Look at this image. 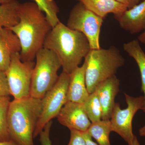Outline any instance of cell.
<instances>
[{"mask_svg":"<svg viewBox=\"0 0 145 145\" xmlns=\"http://www.w3.org/2000/svg\"><path fill=\"white\" fill-rule=\"evenodd\" d=\"M10 95L5 71L0 69V97L9 96Z\"/></svg>","mask_w":145,"mask_h":145,"instance_id":"cell-24","label":"cell"},{"mask_svg":"<svg viewBox=\"0 0 145 145\" xmlns=\"http://www.w3.org/2000/svg\"><path fill=\"white\" fill-rule=\"evenodd\" d=\"M86 65L76 68L70 74V80L67 91V101L83 104L88 98L86 85Z\"/></svg>","mask_w":145,"mask_h":145,"instance_id":"cell-14","label":"cell"},{"mask_svg":"<svg viewBox=\"0 0 145 145\" xmlns=\"http://www.w3.org/2000/svg\"><path fill=\"white\" fill-rule=\"evenodd\" d=\"M86 8L97 16L104 19L109 13L119 17L128 8L125 6L114 0H78Z\"/></svg>","mask_w":145,"mask_h":145,"instance_id":"cell-15","label":"cell"},{"mask_svg":"<svg viewBox=\"0 0 145 145\" xmlns=\"http://www.w3.org/2000/svg\"><path fill=\"white\" fill-rule=\"evenodd\" d=\"M127 106L122 109L119 103H115L110 119L112 131L116 133L127 143L131 144L135 135L133 131V117L144 106V96L133 97L125 93Z\"/></svg>","mask_w":145,"mask_h":145,"instance_id":"cell-9","label":"cell"},{"mask_svg":"<svg viewBox=\"0 0 145 145\" xmlns=\"http://www.w3.org/2000/svg\"><path fill=\"white\" fill-rule=\"evenodd\" d=\"M13 1L14 0H0V5L8 3L11 2Z\"/></svg>","mask_w":145,"mask_h":145,"instance_id":"cell-31","label":"cell"},{"mask_svg":"<svg viewBox=\"0 0 145 145\" xmlns=\"http://www.w3.org/2000/svg\"><path fill=\"white\" fill-rule=\"evenodd\" d=\"M44 13L52 27L60 22L58 17L59 8L54 0H33Z\"/></svg>","mask_w":145,"mask_h":145,"instance_id":"cell-21","label":"cell"},{"mask_svg":"<svg viewBox=\"0 0 145 145\" xmlns=\"http://www.w3.org/2000/svg\"><path fill=\"white\" fill-rule=\"evenodd\" d=\"M83 135L85 139L87 145H99L93 141V138L87 131L83 132Z\"/></svg>","mask_w":145,"mask_h":145,"instance_id":"cell-26","label":"cell"},{"mask_svg":"<svg viewBox=\"0 0 145 145\" xmlns=\"http://www.w3.org/2000/svg\"><path fill=\"white\" fill-rule=\"evenodd\" d=\"M0 145H17L12 140L7 142H0Z\"/></svg>","mask_w":145,"mask_h":145,"instance_id":"cell-28","label":"cell"},{"mask_svg":"<svg viewBox=\"0 0 145 145\" xmlns=\"http://www.w3.org/2000/svg\"><path fill=\"white\" fill-rule=\"evenodd\" d=\"M128 145H140V143H139V141L137 140V138L136 136H135L134 137V139H133V141L132 142L131 144H128Z\"/></svg>","mask_w":145,"mask_h":145,"instance_id":"cell-30","label":"cell"},{"mask_svg":"<svg viewBox=\"0 0 145 145\" xmlns=\"http://www.w3.org/2000/svg\"><path fill=\"white\" fill-rule=\"evenodd\" d=\"M70 74L62 71L52 88L41 99L42 110L34 131V138L39 135L48 122L57 117L67 102Z\"/></svg>","mask_w":145,"mask_h":145,"instance_id":"cell-6","label":"cell"},{"mask_svg":"<svg viewBox=\"0 0 145 145\" xmlns=\"http://www.w3.org/2000/svg\"><path fill=\"white\" fill-rule=\"evenodd\" d=\"M88 117L91 123L101 121L103 110L99 97L95 91L89 94L88 98L83 104Z\"/></svg>","mask_w":145,"mask_h":145,"instance_id":"cell-19","label":"cell"},{"mask_svg":"<svg viewBox=\"0 0 145 145\" xmlns=\"http://www.w3.org/2000/svg\"><path fill=\"white\" fill-rule=\"evenodd\" d=\"M43 48L55 53L63 71L69 74L79 67L91 49L84 34L71 29L61 22L48 34Z\"/></svg>","mask_w":145,"mask_h":145,"instance_id":"cell-2","label":"cell"},{"mask_svg":"<svg viewBox=\"0 0 145 145\" xmlns=\"http://www.w3.org/2000/svg\"><path fill=\"white\" fill-rule=\"evenodd\" d=\"M139 135L142 137H145V125L139 129Z\"/></svg>","mask_w":145,"mask_h":145,"instance_id":"cell-29","label":"cell"},{"mask_svg":"<svg viewBox=\"0 0 145 145\" xmlns=\"http://www.w3.org/2000/svg\"><path fill=\"white\" fill-rule=\"evenodd\" d=\"M10 102L9 96L0 97V142L12 140L8 125V111Z\"/></svg>","mask_w":145,"mask_h":145,"instance_id":"cell-20","label":"cell"},{"mask_svg":"<svg viewBox=\"0 0 145 145\" xmlns=\"http://www.w3.org/2000/svg\"><path fill=\"white\" fill-rule=\"evenodd\" d=\"M70 138L67 145H87L83 132L70 130Z\"/></svg>","mask_w":145,"mask_h":145,"instance_id":"cell-22","label":"cell"},{"mask_svg":"<svg viewBox=\"0 0 145 145\" xmlns=\"http://www.w3.org/2000/svg\"><path fill=\"white\" fill-rule=\"evenodd\" d=\"M120 81L116 75L99 84L95 91L102 106V120H110L114 105L115 99L119 92Z\"/></svg>","mask_w":145,"mask_h":145,"instance_id":"cell-11","label":"cell"},{"mask_svg":"<svg viewBox=\"0 0 145 145\" xmlns=\"http://www.w3.org/2000/svg\"><path fill=\"white\" fill-rule=\"evenodd\" d=\"M123 29L131 34L145 30V0L115 18Z\"/></svg>","mask_w":145,"mask_h":145,"instance_id":"cell-12","label":"cell"},{"mask_svg":"<svg viewBox=\"0 0 145 145\" xmlns=\"http://www.w3.org/2000/svg\"><path fill=\"white\" fill-rule=\"evenodd\" d=\"M19 21L10 29L19 39L22 61H34L36 54L43 48L45 40L52 27L44 13L34 2L20 3Z\"/></svg>","mask_w":145,"mask_h":145,"instance_id":"cell-1","label":"cell"},{"mask_svg":"<svg viewBox=\"0 0 145 145\" xmlns=\"http://www.w3.org/2000/svg\"><path fill=\"white\" fill-rule=\"evenodd\" d=\"M123 47L124 50L135 60L140 69L142 81L141 90L144 93L145 100L144 106L142 110L145 112V53L137 39L124 44Z\"/></svg>","mask_w":145,"mask_h":145,"instance_id":"cell-16","label":"cell"},{"mask_svg":"<svg viewBox=\"0 0 145 145\" xmlns=\"http://www.w3.org/2000/svg\"><path fill=\"white\" fill-rule=\"evenodd\" d=\"M34 61H22L20 52L13 54L5 71L10 95L20 100L30 96L31 78Z\"/></svg>","mask_w":145,"mask_h":145,"instance_id":"cell-8","label":"cell"},{"mask_svg":"<svg viewBox=\"0 0 145 145\" xmlns=\"http://www.w3.org/2000/svg\"><path fill=\"white\" fill-rule=\"evenodd\" d=\"M87 132L99 145H111L110 135L112 130L110 120H101L91 123Z\"/></svg>","mask_w":145,"mask_h":145,"instance_id":"cell-17","label":"cell"},{"mask_svg":"<svg viewBox=\"0 0 145 145\" xmlns=\"http://www.w3.org/2000/svg\"><path fill=\"white\" fill-rule=\"evenodd\" d=\"M21 50L20 43L16 34L9 29L0 28V69L5 71L12 56Z\"/></svg>","mask_w":145,"mask_h":145,"instance_id":"cell-13","label":"cell"},{"mask_svg":"<svg viewBox=\"0 0 145 145\" xmlns=\"http://www.w3.org/2000/svg\"><path fill=\"white\" fill-rule=\"evenodd\" d=\"M103 20L79 2L71 10L67 26L84 34L88 39L91 49H100V33Z\"/></svg>","mask_w":145,"mask_h":145,"instance_id":"cell-7","label":"cell"},{"mask_svg":"<svg viewBox=\"0 0 145 145\" xmlns=\"http://www.w3.org/2000/svg\"><path fill=\"white\" fill-rule=\"evenodd\" d=\"M35 59L30 96L41 99L57 82L59 77L58 71L61 65L55 53L44 48L38 52Z\"/></svg>","mask_w":145,"mask_h":145,"instance_id":"cell-5","label":"cell"},{"mask_svg":"<svg viewBox=\"0 0 145 145\" xmlns=\"http://www.w3.org/2000/svg\"><path fill=\"white\" fill-rule=\"evenodd\" d=\"M117 2L124 5L128 9L132 8L140 3L141 0H114Z\"/></svg>","mask_w":145,"mask_h":145,"instance_id":"cell-25","label":"cell"},{"mask_svg":"<svg viewBox=\"0 0 145 145\" xmlns=\"http://www.w3.org/2000/svg\"><path fill=\"white\" fill-rule=\"evenodd\" d=\"M57 118L58 121L69 130L86 132L91 123L89 119L83 104L67 101Z\"/></svg>","mask_w":145,"mask_h":145,"instance_id":"cell-10","label":"cell"},{"mask_svg":"<svg viewBox=\"0 0 145 145\" xmlns=\"http://www.w3.org/2000/svg\"><path fill=\"white\" fill-rule=\"evenodd\" d=\"M42 110L41 99L29 97L10 102L8 111V131L17 145H34V131Z\"/></svg>","mask_w":145,"mask_h":145,"instance_id":"cell-3","label":"cell"},{"mask_svg":"<svg viewBox=\"0 0 145 145\" xmlns=\"http://www.w3.org/2000/svg\"><path fill=\"white\" fill-rule=\"evenodd\" d=\"M20 3L17 0H14L0 5V28H10L18 23Z\"/></svg>","mask_w":145,"mask_h":145,"instance_id":"cell-18","label":"cell"},{"mask_svg":"<svg viewBox=\"0 0 145 145\" xmlns=\"http://www.w3.org/2000/svg\"><path fill=\"white\" fill-rule=\"evenodd\" d=\"M52 125V121L48 122L39 134L41 145H52V142L50 136Z\"/></svg>","mask_w":145,"mask_h":145,"instance_id":"cell-23","label":"cell"},{"mask_svg":"<svg viewBox=\"0 0 145 145\" xmlns=\"http://www.w3.org/2000/svg\"><path fill=\"white\" fill-rule=\"evenodd\" d=\"M138 40L145 45V30L138 37Z\"/></svg>","mask_w":145,"mask_h":145,"instance_id":"cell-27","label":"cell"},{"mask_svg":"<svg viewBox=\"0 0 145 145\" xmlns=\"http://www.w3.org/2000/svg\"><path fill=\"white\" fill-rule=\"evenodd\" d=\"M84 63L86 85L91 94L99 84L116 75L124 64L125 59L119 50L112 46L107 49H91Z\"/></svg>","mask_w":145,"mask_h":145,"instance_id":"cell-4","label":"cell"}]
</instances>
